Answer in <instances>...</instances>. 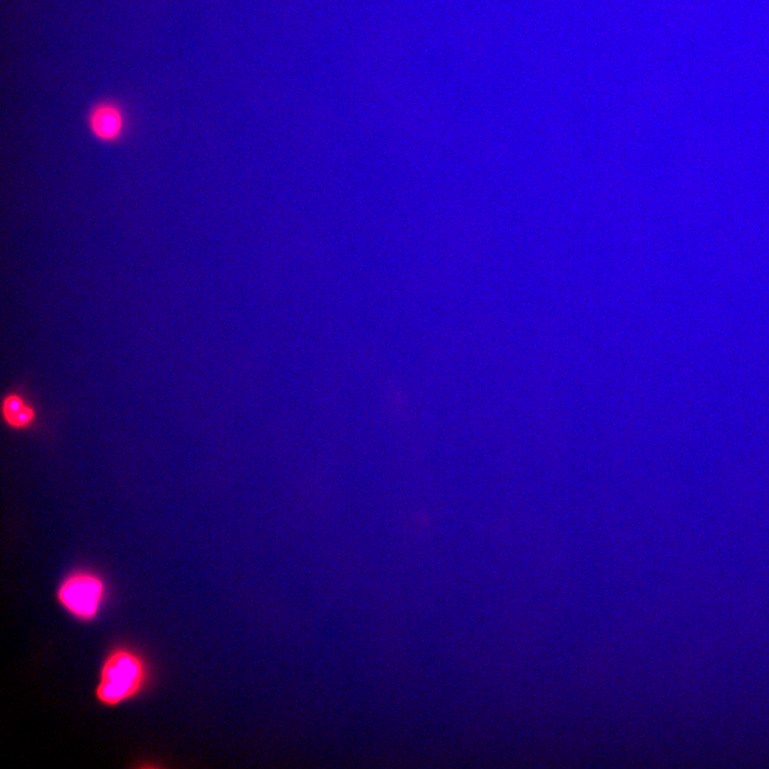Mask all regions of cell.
Wrapping results in <instances>:
<instances>
[{
  "mask_svg": "<svg viewBox=\"0 0 769 769\" xmlns=\"http://www.w3.org/2000/svg\"><path fill=\"white\" fill-rule=\"evenodd\" d=\"M145 679L146 669L141 658L129 650L116 649L103 665L97 697L105 705L118 704L137 694Z\"/></svg>",
  "mask_w": 769,
  "mask_h": 769,
  "instance_id": "1",
  "label": "cell"
},
{
  "mask_svg": "<svg viewBox=\"0 0 769 769\" xmlns=\"http://www.w3.org/2000/svg\"><path fill=\"white\" fill-rule=\"evenodd\" d=\"M102 578L90 570H76L66 577L57 589V598L70 614L82 620L95 617L105 597Z\"/></svg>",
  "mask_w": 769,
  "mask_h": 769,
  "instance_id": "2",
  "label": "cell"
},
{
  "mask_svg": "<svg viewBox=\"0 0 769 769\" xmlns=\"http://www.w3.org/2000/svg\"><path fill=\"white\" fill-rule=\"evenodd\" d=\"M88 125L91 134L103 142H114L122 135L125 117L122 108L110 100L95 103L90 110Z\"/></svg>",
  "mask_w": 769,
  "mask_h": 769,
  "instance_id": "3",
  "label": "cell"
},
{
  "mask_svg": "<svg viewBox=\"0 0 769 769\" xmlns=\"http://www.w3.org/2000/svg\"><path fill=\"white\" fill-rule=\"evenodd\" d=\"M2 413L6 423L15 428L27 427L34 418L32 408L17 394H10L4 399Z\"/></svg>",
  "mask_w": 769,
  "mask_h": 769,
  "instance_id": "4",
  "label": "cell"
}]
</instances>
